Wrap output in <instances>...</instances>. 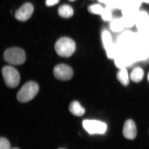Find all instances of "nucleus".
Masks as SVG:
<instances>
[{
	"mask_svg": "<svg viewBox=\"0 0 149 149\" xmlns=\"http://www.w3.org/2000/svg\"><path fill=\"white\" fill-rule=\"evenodd\" d=\"M124 27L129 28L134 26L136 24V18L131 17L123 16L120 18Z\"/></svg>",
	"mask_w": 149,
	"mask_h": 149,
	"instance_id": "obj_20",
	"label": "nucleus"
},
{
	"mask_svg": "<svg viewBox=\"0 0 149 149\" xmlns=\"http://www.w3.org/2000/svg\"><path fill=\"white\" fill-rule=\"evenodd\" d=\"M144 72L141 68L137 67L132 70L130 74V78L132 81L135 83H139L143 79Z\"/></svg>",
	"mask_w": 149,
	"mask_h": 149,
	"instance_id": "obj_13",
	"label": "nucleus"
},
{
	"mask_svg": "<svg viewBox=\"0 0 149 149\" xmlns=\"http://www.w3.org/2000/svg\"><path fill=\"white\" fill-rule=\"evenodd\" d=\"M39 91V85L37 83L33 81L27 82L22 86L17 93V100L21 103L30 101L37 95Z\"/></svg>",
	"mask_w": 149,
	"mask_h": 149,
	"instance_id": "obj_2",
	"label": "nucleus"
},
{
	"mask_svg": "<svg viewBox=\"0 0 149 149\" xmlns=\"http://www.w3.org/2000/svg\"><path fill=\"white\" fill-rule=\"evenodd\" d=\"M148 81L149 82V73L148 74Z\"/></svg>",
	"mask_w": 149,
	"mask_h": 149,
	"instance_id": "obj_30",
	"label": "nucleus"
},
{
	"mask_svg": "<svg viewBox=\"0 0 149 149\" xmlns=\"http://www.w3.org/2000/svg\"><path fill=\"white\" fill-rule=\"evenodd\" d=\"M101 15H102V18L105 21H109L111 19L112 15L111 11L109 8L104 9Z\"/></svg>",
	"mask_w": 149,
	"mask_h": 149,
	"instance_id": "obj_22",
	"label": "nucleus"
},
{
	"mask_svg": "<svg viewBox=\"0 0 149 149\" xmlns=\"http://www.w3.org/2000/svg\"><path fill=\"white\" fill-rule=\"evenodd\" d=\"M136 24L138 29L143 32L149 25V16L145 12H139L136 17Z\"/></svg>",
	"mask_w": 149,
	"mask_h": 149,
	"instance_id": "obj_10",
	"label": "nucleus"
},
{
	"mask_svg": "<svg viewBox=\"0 0 149 149\" xmlns=\"http://www.w3.org/2000/svg\"><path fill=\"white\" fill-rule=\"evenodd\" d=\"M107 51V55L109 58H115L119 55L121 52L120 50L117 45L112 44L106 50Z\"/></svg>",
	"mask_w": 149,
	"mask_h": 149,
	"instance_id": "obj_15",
	"label": "nucleus"
},
{
	"mask_svg": "<svg viewBox=\"0 0 149 149\" xmlns=\"http://www.w3.org/2000/svg\"><path fill=\"white\" fill-rule=\"evenodd\" d=\"M3 58L9 64L20 65L25 62L26 54L24 51L20 48H11L5 51Z\"/></svg>",
	"mask_w": 149,
	"mask_h": 149,
	"instance_id": "obj_3",
	"label": "nucleus"
},
{
	"mask_svg": "<svg viewBox=\"0 0 149 149\" xmlns=\"http://www.w3.org/2000/svg\"><path fill=\"white\" fill-rule=\"evenodd\" d=\"M117 78L121 84L124 86H127L129 84V79L128 72L125 68H121L118 72Z\"/></svg>",
	"mask_w": 149,
	"mask_h": 149,
	"instance_id": "obj_14",
	"label": "nucleus"
},
{
	"mask_svg": "<svg viewBox=\"0 0 149 149\" xmlns=\"http://www.w3.org/2000/svg\"><path fill=\"white\" fill-rule=\"evenodd\" d=\"M68 1H75V0H68Z\"/></svg>",
	"mask_w": 149,
	"mask_h": 149,
	"instance_id": "obj_29",
	"label": "nucleus"
},
{
	"mask_svg": "<svg viewBox=\"0 0 149 149\" xmlns=\"http://www.w3.org/2000/svg\"><path fill=\"white\" fill-rule=\"evenodd\" d=\"M59 16L63 18H69L73 15V10L70 6L68 5H63L61 6L58 9Z\"/></svg>",
	"mask_w": 149,
	"mask_h": 149,
	"instance_id": "obj_12",
	"label": "nucleus"
},
{
	"mask_svg": "<svg viewBox=\"0 0 149 149\" xmlns=\"http://www.w3.org/2000/svg\"><path fill=\"white\" fill-rule=\"evenodd\" d=\"M33 11L34 7L32 4L26 3L15 12V18L19 21H27L32 16Z\"/></svg>",
	"mask_w": 149,
	"mask_h": 149,
	"instance_id": "obj_7",
	"label": "nucleus"
},
{
	"mask_svg": "<svg viewBox=\"0 0 149 149\" xmlns=\"http://www.w3.org/2000/svg\"><path fill=\"white\" fill-rule=\"evenodd\" d=\"M70 112L73 115L77 116H81L85 113V109L82 107L79 102H72L69 106Z\"/></svg>",
	"mask_w": 149,
	"mask_h": 149,
	"instance_id": "obj_11",
	"label": "nucleus"
},
{
	"mask_svg": "<svg viewBox=\"0 0 149 149\" xmlns=\"http://www.w3.org/2000/svg\"><path fill=\"white\" fill-rule=\"evenodd\" d=\"M110 28L114 32H119L122 31L124 28L120 19H116L111 22Z\"/></svg>",
	"mask_w": 149,
	"mask_h": 149,
	"instance_id": "obj_18",
	"label": "nucleus"
},
{
	"mask_svg": "<svg viewBox=\"0 0 149 149\" xmlns=\"http://www.w3.org/2000/svg\"><path fill=\"white\" fill-rule=\"evenodd\" d=\"M140 1L141 2H144L148 3H149V0H140Z\"/></svg>",
	"mask_w": 149,
	"mask_h": 149,
	"instance_id": "obj_27",
	"label": "nucleus"
},
{
	"mask_svg": "<svg viewBox=\"0 0 149 149\" xmlns=\"http://www.w3.org/2000/svg\"><path fill=\"white\" fill-rule=\"evenodd\" d=\"M54 74L56 78L62 81L70 80L73 76V71L70 66L66 64H60L55 67Z\"/></svg>",
	"mask_w": 149,
	"mask_h": 149,
	"instance_id": "obj_6",
	"label": "nucleus"
},
{
	"mask_svg": "<svg viewBox=\"0 0 149 149\" xmlns=\"http://www.w3.org/2000/svg\"><path fill=\"white\" fill-rule=\"evenodd\" d=\"M60 0H46L45 3L47 6H52L58 3Z\"/></svg>",
	"mask_w": 149,
	"mask_h": 149,
	"instance_id": "obj_25",
	"label": "nucleus"
},
{
	"mask_svg": "<svg viewBox=\"0 0 149 149\" xmlns=\"http://www.w3.org/2000/svg\"><path fill=\"white\" fill-rule=\"evenodd\" d=\"M2 74L8 87L14 88L18 86L20 81V75L14 68L10 66L4 67L2 69Z\"/></svg>",
	"mask_w": 149,
	"mask_h": 149,
	"instance_id": "obj_4",
	"label": "nucleus"
},
{
	"mask_svg": "<svg viewBox=\"0 0 149 149\" xmlns=\"http://www.w3.org/2000/svg\"><path fill=\"white\" fill-rule=\"evenodd\" d=\"M122 14L123 16L131 17L136 18L139 11V9L129 6H126L122 9Z\"/></svg>",
	"mask_w": 149,
	"mask_h": 149,
	"instance_id": "obj_17",
	"label": "nucleus"
},
{
	"mask_svg": "<svg viewBox=\"0 0 149 149\" xmlns=\"http://www.w3.org/2000/svg\"><path fill=\"white\" fill-rule=\"evenodd\" d=\"M76 45L74 41L68 37H62L56 42L55 49L58 56L69 57L75 52Z\"/></svg>",
	"mask_w": 149,
	"mask_h": 149,
	"instance_id": "obj_1",
	"label": "nucleus"
},
{
	"mask_svg": "<svg viewBox=\"0 0 149 149\" xmlns=\"http://www.w3.org/2000/svg\"><path fill=\"white\" fill-rule=\"evenodd\" d=\"M102 40L104 47L106 50L113 44L112 42L111 35L108 31H105L103 32L102 34Z\"/></svg>",
	"mask_w": 149,
	"mask_h": 149,
	"instance_id": "obj_19",
	"label": "nucleus"
},
{
	"mask_svg": "<svg viewBox=\"0 0 149 149\" xmlns=\"http://www.w3.org/2000/svg\"><path fill=\"white\" fill-rule=\"evenodd\" d=\"M83 125L84 129L91 135L103 134L107 130V124L99 120H84Z\"/></svg>",
	"mask_w": 149,
	"mask_h": 149,
	"instance_id": "obj_5",
	"label": "nucleus"
},
{
	"mask_svg": "<svg viewBox=\"0 0 149 149\" xmlns=\"http://www.w3.org/2000/svg\"><path fill=\"white\" fill-rule=\"evenodd\" d=\"M11 148L9 141L6 138H1L0 139V149H9Z\"/></svg>",
	"mask_w": 149,
	"mask_h": 149,
	"instance_id": "obj_23",
	"label": "nucleus"
},
{
	"mask_svg": "<svg viewBox=\"0 0 149 149\" xmlns=\"http://www.w3.org/2000/svg\"><path fill=\"white\" fill-rule=\"evenodd\" d=\"M100 2L104 3L107 4L111 0H98Z\"/></svg>",
	"mask_w": 149,
	"mask_h": 149,
	"instance_id": "obj_26",
	"label": "nucleus"
},
{
	"mask_svg": "<svg viewBox=\"0 0 149 149\" xmlns=\"http://www.w3.org/2000/svg\"><path fill=\"white\" fill-rule=\"evenodd\" d=\"M133 58H134L130 52L121 53L115 58V63L120 69L124 68L133 63Z\"/></svg>",
	"mask_w": 149,
	"mask_h": 149,
	"instance_id": "obj_8",
	"label": "nucleus"
},
{
	"mask_svg": "<svg viewBox=\"0 0 149 149\" xmlns=\"http://www.w3.org/2000/svg\"><path fill=\"white\" fill-rule=\"evenodd\" d=\"M141 3L142 2L140 0H128V3L126 6H129L139 9L141 5Z\"/></svg>",
	"mask_w": 149,
	"mask_h": 149,
	"instance_id": "obj_24",
	"label": "nucleus"
},
{
	"mask_svg": "<svg viewBox=\"0 0 149 149\" xmlns=\"http://www.w3.org/2000/svg\"><path fill=\"white\" fill-rule=\"evenodd\" d=\"M9 149H19L18 148H11Z\"/></svg>",
	"mask_w": 149,
	"mask_h": 149,
	"instance_id": "obj_28",
	"label": "nucleus"
},
{
	"mask_svg": "<svg viewBox=\"0 0 149 149\" xmlns=\"http://www.w3.org/2000/svg\"><path fill=\"white\" fill-rule=\"evenodd\" d=\"M123 134L125 139L133 140L137 135V129L135 122L132 120H127L123 126Z\"/></svg>",
	"mask_w": 149,
	"mask_h": 149,
	"instance_id": "obj_9",
	"label": "nucleus"
},
{
	"mask_svg": "<svg viewBox=\"0 0 149 149\" xmlns=\"http://www.w3.org/2000/svg\"><path fill=\"white\" fill-rule=\"evenodd\" d=\"M128 0H111L107 4L111 8L122 9L127 6Z\"/></svg>",
	"mask_w": 149,
	"mask_h": 149,
	"instance_id": "obj_16",
	"label": "nucleus"
},
{
	"mask_svg": "<svg viewBox=\"0 0 149 149\" xmlns=\"http://www.w3.org/2000/svg\"><path fill=\"white\" fill-rule=\"evenodd\" d=\"M103 10L102 6L99 4L93 5L88 8L89 12L94 14L101 15Z\"/></svg>",
	"mask_w": 149,
	"mask_h": 149,
	"instance_id": "obj_21",
	"label": "nucleus"
}]
</instances>
